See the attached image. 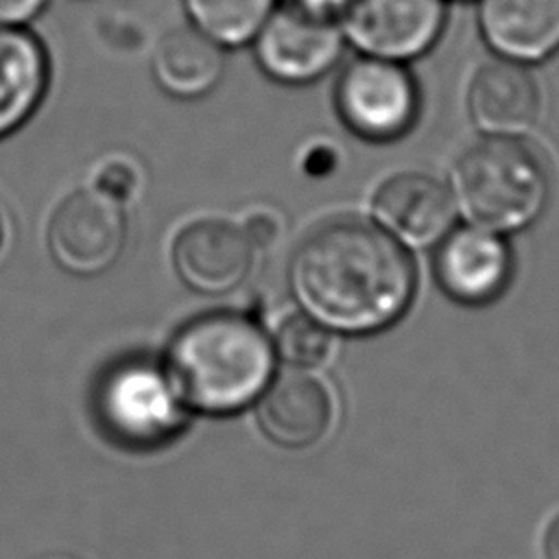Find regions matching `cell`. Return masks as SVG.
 <instances>
[{
	"label": "cell",
	"mask_w": 559,
	"mask_h": 559,
	"mask_svg": "<svg viewBox=\"0 0 559 559\" xmlns=\"http://www.w3.org/2000/svg\"><path fill=\"white\" fill-rule=\"evenodd\" d=\"M288 282L301 310L330 332L369 334L404 314L415 266L378 225L349 218L319 227L299 245Z\"/></svg>",
	"instance_id": "6da1fadb"
},
{
	"label": "cell",
	"mask_w": 559,
	"mask_h": 559,
	"mask_svg": "<svg viewBox=\"0 0 559 559\" xmlns=\"http://www.w3.org/2000/svg\"><path fill=\"white\" fill-rule=\"evenodd\" d=\"M275 349L266 330L245 312H207L179 328L164 369L183 402L199 413L227 415L266 389Z\"/></svg>",
	"instance_id": "7a4b0ae2"
},
{
	"label": "cell",
	"mask_w": 559,
	"mask_h": 559,
	"mask_svg": "<svg viewBox=\"0 0 559 559\" xmlns=\"http://www.w3.org/2000/svg\"><path fill=\"white\" fill-rule=\"evenodd\" d=\"M448 190L467 225L504 236L542 216L550 181L542 159L520 140L487 138L456 159Z\"/></svg>",
	"instance_id": "3957f363"
},
{
	"label": "cell",
	"mask_w": 559,
	"mask_h": 559,
	"mask_svg": "<svg viewBox=\"0 0 559 559\" xmlns=\"http://www.w3.org/2000/svg\"><path fill=\"white\" fill-rule=\"evenodd\" d=\"M96 413L103 428L120 443L151 448L166 443L186 419L164 365L129 358L109 367L96 389Z\"/></svg>",
	"instance_id": "277c9868"
},
{
	"label": "cell",
	"mask_w": 559,
	"mask_h": 559,
	"mask_svg": "<svg viewBox=\"0 0 559 559\" xmlns=\"http://www.w3.org/2000/svg\"><path fill=\"white\" fill-rule=\"evenodd\" d=\"M336 109L356 135L371 142L402 138L417 120L419 90L400 61L354 59L336 83Z\"/></svg>",
	"instance_id": "5b68a950"
},
{
	"label": "cell",
	"mask_w": 559,
	"mask_h": 559,
	"mask_svg": "<svg viewBox=\"0 0 559 559\" xmlns=\"http://www.w3.org/2000/svg\"><path fill=\"white\" fill-rule=\"evenodd\" d=\"M445 24L443 0H349L343 37L362 55L406 63L428 52Z\"/></svg>",
	"instance_id": "8992f818"
},
{
	"label": "cell",
	"mask_w": 559,
	"mask_h": 559,
	"mask_svg": "<svg viewBox=\"0 0 559 559\" xmlns=\"http://www.w3.org/2000/svg\"><path fill=\"white\" fill-rule=\"evenodd\" d=\"M124 242V207L87 186L61 201L48 223L52 260L79 277L100 275L114 266Z\"/></svg>",
	"instance_id": "52a82bcc"
},
{
	"label": "cell",
	"mask_w": 559,
	"mask_h": 559,
	"mask_svg": "<svg viewBox=\"0 0 559 559\" xmlns=\"http://www.w3.org/2000/svg\"><path fill=\"white\" fill-rule=\"evenodd\" d=\"M343 39L336 20L282 4L253 37V50L260 68L273 81L306 85L334 68L343 52Z\"/></svg>",
	"instance_id": "ba28073f"
},
{
	"label": "cell",
	"mask_w": 559,
	"mask_h": 559,
	"mask_svg": "<svg viewBox=\"0 0 559 559\" xmlns=\"http://www.w3.org/2000/svg\"><path fill=\"white\" fill-rule=\"evenodd\" d=\"M511 271V249L500 234L465 223L437 242V280L461 304L480 306L493 301L507 288Z\"/></svg>",
	"instance_id": "9c48e42d"
},
{
	"label": "cell",
	"mask_w": 559,
	"mask_h": 559,
	"mask_svg": "<svg viewBox=\"0 0 559 559\" xmlns=\"http://www.w3.org/2000/svg\"><path fill=\"white\" fill-rule=\"evenodd\" d=\"M373 225L404 249H428L450 229L454 205L450 190L426 173H400L386 179L371 201Z\"/></svg>",
	"instance_id": "30bf717a"
},
{
	"label": "cell",
	"mask_w": 559,
	"mask_h": 559,
	"mask_svg": "<svg viewBox=\"0 0 559 559\" xmlns=\"http://www.w3.org/2000/svg\"><path fill=\"white\" fill-rule=\"evenodd\" d=\"M253 251L240 225L205 218L179 231L173 245V266L190 290L225 295L247 277Z\"/></svg>",
	"instance_id": "8fae6325"
},
{
	"label": "cell",
	"mask_w": 559,
	"mask_h": 559,
	"mask_svg": "<svg viewBox=\"0 0 559 559\" xmlns=\"http://www.w3.org/2000/svg\"><path fill=\"white\" fill-rule=\"evenodd\" d=\"M332 419L334 402L328 386L306 371L284 373L262 391L258 424L280 448L304 450L319 443Z\"/></svg>",
	"instance_id": "7c38bea8"
},
{
	"label": "cell",
	"mask_w": 559,
	"mask_h": 559,
	"mask_svg": "<svg viewBox=\"0 0 559 559\" xmlns=\"http://www.w3.org/2000/svg\"><path fill=\"white\" fill-rule=\"evenodd\" d=\"M539 87L522 63L493 61L478 70L467 92L469 118L487 138L518 140L539 116Z\"/></svg>",
	"instance_id": "4fadbf2b"
},
{
	"label": "cell",
	"mask_w": 559,
	"mask_h": 559,
	"mask_svg": "<svg viewBox=\"0 0 559 559\" xmlns=\"http://www.w3.org/2000/svg\"><path fill=\"white\" fill-rule=\"evenodd\" d=\"M478 26L502 59L539 63L559 50V0H480Z\"/></svg>",
	"instance_id": "5bb4252c"
},
{
	"label": "cell",
	"mask_w": 559,
	"mask_h": 559,
	"mask_svg": "<svg viewBox=\"0 0 559 559\" xmlns=\"http://www.w3.org/2000/svg\"><path fill=\"white\" fill-rule=\"evenodd\" d=\"M50 59L28 26H0V140L22 129L41 107Z\"/></svg>",
	"instance_id": "9a60e30c"
},
{
	"label": "cell",
	"mask_w": 559,
	"mask_h": 559,
	"mask_svg": "<svg viewBox=\"0 0 559 559\" xmlns=\"http://www.w3.org/2000/svg\"><path fill=\"white\" fill-rule=\"evenodd\" d=\"M155 83L173 98L194 100L210 94L225 72V52L192 26L168 31L151 61Z\"/></svg>",
	"instance_id": "2e32d148"
},
{
	"label": "cell",
	"mask_w": 559,
	"mask_h": 559,
	"mask_svg": "<svg viewBox=\"0 0 559 559\" xmlns=\"http://www.w3.org/2000/svg\"><path fill=\"white\" fill-rule=\"evenodd\" d=\"M277 0H181L194 31L221 48H238L258 35Z\"/></svg>",
	"instance_id": "e0dca14e"
},
{
	"label": "cell",
	"mask_w": 559,
	"mask_h": 559,
	"mask_svg": "<svg viewBox=\"0 0 559 559\" xmlns=\"http://www.w3.org/2000/svg\"><path fill=\"white\" fill-rule=\"evenodd\" d=\"M332 332L306 312L286 317L273 341L275 354L295 369L321 367L332 356Z\"/></svg>",
	"instance_id": "ac0fdd59"
},
{
	"label": "cell",
	"mask_w": 559,
	"mask_h": 559,
	"mask_svg": "<svg viewBox=\"0 0 559 559\" xmlns=\"http://www.w3.org/2000/svg\"><path fill=\"white\" fill-rule=\"evenodd\" d=\"M87 188L124 207L142 190V168L138 159L127 153H109L92 166Z\"/></svg>",
	"instance_id": "d6986e66"
},
{
	"label": "cell",
	"mask_w": 559,
	"mask_h": 559,
	"mask_svg": "<svg viewBox=\"0 0 559 559\" xmlns=\"http://www.w3.org/2000/svg\"><path fill=\"white\" fill-rule=\"evenodd\" d=\"M240 229H242V234L247 236V240L253 249H266L280 238L282 221H280L275 210L255 207L245 216Z\"/></svg>",
	"instance_id": "ffe728a7"
},
{
	"label": "cell",
	"mask_w": 559,
	"mask_h": 559,
	"mask_svg": "<svg viewBox=\"0 0 559 559\" xmlns=\"http://www.w3.org/2000/svg\"><path fill=\"white\" fill-rule=\"evenodd\" d=\"M48 0H0V26H28Z\"/></svg>",
	"instance_id": "44dd1931"
},
{
	"label": "cell",
	"mask_w": 559,
	"mask_h": 559,
	"mask_svg": "<svg viewBox=\"0 0 559 559\" xmlns=\"http://www.w3.org/2000/svg\"><path fill=\"white\" fill-rule=\"evenodd\" d=\"M286 7L317 15V17H330L338 22V15L345 11L349 0H282Z\"/></svg>",
	"instance_id": "7402d4cb"
},
{
	"label": "cell",
	"mask_w": 559,
	"mask_h": 559,
	"mask_svg": "<svg viewBox=\"0 0 559 559\" xmlns=\"http://www.w3.org/2000/svg\"><path fill=\"white\" fill-rule=\"evenodd\" d=\"M544 552H546V559H559V513L550 520L546 528Z\"/></svg>",
	"instance_id": "603a6c76"
},
{
	"label": "cell",
	"mask_w": 559,
	"mask_h": 559,
	"mask_svg": "<svg viewBox=\"0 0 559 559\" xmlns=\"http://www.w3.org/2000/svg\"><path fill=\"white\" fill-rule=\"evenodd\" d=\"M2 240H4V223H2V214H0V247H2Z\"/></svg>",
	"instance_id": "cb8c5ba5"
}]
</instances>
